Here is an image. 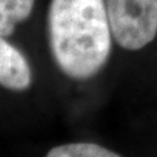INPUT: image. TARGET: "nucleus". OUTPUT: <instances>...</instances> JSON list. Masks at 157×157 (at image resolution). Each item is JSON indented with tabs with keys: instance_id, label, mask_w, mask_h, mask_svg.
Returning a JSON list of instances; mask_svg holds the SVG:
<instances>
[{
	"instance_id": "obj_2",
	"label": "nucleus",
	"mask_w": 157,
	"mask_h": 157,
	"mask_svg": "<svg viewBox=\"0 0 157 157\" xmlns=\"http://www.w3.org/2000/svg\"><path fill=\"white\" fill-rule=\"evenodd\" d=\"M111 34L126 50H140L157 34V0H106Z\"/></svg>"
},
{
	"instance_id": "obj_5",
	"label": "nucleus",
	"mask_w": 157,
	"mask_h": 157,
	"mask_svg": "<svg viewBox=\"0 0 157 157\" xmlns=\"http://www.w3.org/2000/svg\"><path fill=\"white\" fill-rule=\"evenodd\" d=\"M46 157H122L94 143H70L48 151Z\"/></svg>"
},
{
	"instance_id": "obj_3",
	"label": "nucleus",
	"mask_w": 157,
	"mask_h": 157,
	"mask_svg": "<svg viewBox=\"0 0 157 157\" xmlns=\"http://www.w3.org/2000/svg\"><path fill=\"white\" fill-rule=\"evenodd\" d=\"M32 84V70L24 54L0 36V85L11 90H26Z\"/></svg>"
},
{
	"instance_id": "obj_1",
	"label": "nucleus",
	"mask_w": 157,
	"mask_h": 157,
	"mask_svg": "<svg viewBox=\"0 0 157 157\" xmlns=\"http://www.w3.org/2000/svg\"><path fill=\"white\" fill-rule=\"evenodd\" d=\"M47 29L54 60L68 77L90 78L106 64L111 29L104 0H51Z\"/></svg>"
},
{
	"instance_id": "obj_4",
	"label": "nucleus",
	"mask_w": 157,
	"mask_h": 157,
	"mask_svg": "<svg viewBox=\"0 0 157 157\" xmlns=\"http://www.w3.org/2000/svg\"><path fill=\"white\" fill-rule=\"evenodd\" d=\"M36 0H0V36H12L18 22L32 13Z\"/></svg>"
}]
</instances>
